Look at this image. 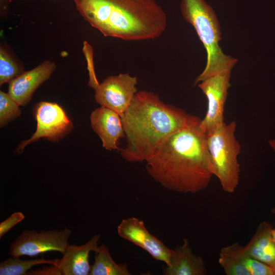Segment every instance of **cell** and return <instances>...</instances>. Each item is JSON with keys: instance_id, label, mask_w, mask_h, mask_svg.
I'll use <instances>...</instances> for the list:
<instances>
[{"instance_id": "obj_22", "label": "cell", "mask_w": 275, "mask_h": 275, "mask_svg": "<svg viewBox=\"0 0 275 275\" xmlns=\"http://www.w3.org/2000/svg\"><path fill=\"white\" fill-rule=\"evenodd\" d=\"M24 215L21 212H15L0 223V238L17 224L24 219Z\"/></svg>"}, {"instance_id": "obj_21", "label": "cell", "mask_w": 275, "mask_h": 275, "mask_svg": "<svg viewBox=\"0 0 275 275\" xmlns=\"http://www.w3.org/2000/svg\"><path fill=\"white\" fill-rule=\"evenodd\" d=\"M218 263L227 275H251L244 266L222 249L219 253Z\"/></svg>"}, {"instance_id": "obj_19", "label": "cell", "mask_w": 275, "mask_h": 275, "mask_svg": "<svg viewBox=\"0 0 275 275\" xmlns=\"http://www.w3.org/2000/svg\"><path fill=\"white\" fill-rule=\"evenodd\" d=\"M20 66L6 47L0 48V85L9 83L23 73Z\"/></svg>"}, {"instance_id": "obj_5", "label": "cell", "mask_w": 275, "mask_h": 275, "mask_svg": "<svg viewBox=\"0 0 275 275\" xmlns=\"http://www.w3.org/2000/svg\"><path fill=\"white\" fill-rule=\"evenodd\" d=\"M236 127L235 121L228 124L224 122L206 134L213 175L228 193L235 191L240 178V165L237 158L241 146L235 135Z\"/></svg>"}, {"instance_id": "obj_3", "label": "cell", "mask_w": 275, "mask_h": 275, "mask_svg": "<svg viewBox=\"0 0 275 275\" xmlns=\"http://www.w3.org/2000/svg\"><path fill=\"white\" fill-rule=\"evenodd\" d=\"M84 19L105 37L154 39L166 29L167 14L156 0H73Z\"/></svg>"}, {"instance_id": "obj_15", "label": "cell", "mask_w": 275, "mask_h": 275, "mask_svg": "<svg viewBox=\"0 0 275 275\" xmlns=\"http://www.w3.org/2000/svg\"><path fill=\"white\" fill-rule=\"evenodd\" d=\"M272 229L266 221L260 223L244 249L251 256L270 266L275 272V244L271 235Z\"/></svg>"}, {"instance_id": "obj_23", "label": "cell", "mask_w": 275, "mask_h": 275, "mask_svg": "<svg viewBox=\"0 0 275 275\" xmlns=\"http://www.w3.org/2000/svg\"><path fill=\"white\" fill-rule=\"evenodd\" d=\"M61 275V271L58 266L51 265L50 266H44L41 269L26 272V275Z\"/></svg>"}, {"instance_id": "obj_2", "label": "cell", "mask_w": 275, "mask_h": 275, "mask_svg": "<svg viewBox=\"0 0 275 275\" xmlns=\"http://www.w3.org/2000/svg\"><path fill=\"white\" fill-rule=\"evenodd\" d=\"M188 114L161 101L154 92L140 91L121 116L126 145L122 157L130 162L148 160L160 146L185 124Z\"/></svg>"}, {"instance_id": "obj_17", "label": "cell", "mask_w": 275, "mask_h": 275, "mask_svg": "<svg viewBox=\"0 0 275 275\" xmlns=\"http://www.w3.org/2000/svg\"><path fill=\"white\" fill-rule=\"evenodd\" d=\"M241 263L251 275H275L273 269L265 263L254 258L238 242L222 248Z\"/></svg>"}, {"instance_id": "obj_8", "label": "cell", "mask_w": 275, "mask_h": 275, "mask_svg": "<svg viewBox=\"0 0 275 275\" xmlns=\"http://www.w3.org/2000/svg\"><path fill=\"white\" fill-rule=\"evenodd\" d=\"M138 79L129 73L107 77L95 90V101L120 116L130 105L138 92Z\"/></svg>"}, {"instance_id": "obj_26", "label": "cell", "mask_w": 275, "mask_h": 275, "mask_svg": "<svg viewBox=\"0 0 275 275\" xmlns=\"http://www.w3.org/2000/svg\"><path fill=\"white\" fill-rule=\"evenodd\" d=\"M272 237L275 244V229H272L271 232Z\"/></svg>"}, {"instance_id": "obj_7", "label": "cell", "mask_w": 275, "mask_h": 275, "mask_svg": "<svg viewBox=\"0 0 275 275\" xmlns=\"http://www.w3.org/2000/svg\"><path fill=\"white\" fill-rule=\"evenodd\" d=\"M70 229L62 230L23 231L10 244L9 254L12 257L36 256L49 251H57L63 254L69 245L71 235Z\"/></svg>"}, {"instance_id": "obj_25", "label": "cell", "mask_w": 275, "mask_h": 275, "mask_svg": "<svg viewBox=\"0 0 275 275\" xmlns=\"http://www.w3.org/2000/svg\"><path fill=\"white\" fill-rule=\"evenodd\" d=\"M268 144L275 153V139L269 140L268 141ZM270 212L275 215V206L271 208Z\"/></svg>"}, {"instance_id": "obj_11", "label": "cell", "mask_w": 275, "mask_h": 275, "mask_svg": "<svg viewBox=\"0 0 275 275\" xmlns=\"http://www.w3.org/2000/svg\"><path fill=\"white\" fill-rule=\"evenodd\" d=\"M56 67L54 62L47 60L23 72L9 82L8 93L19 105H25L38 87L49 78Z\"/></svg>"}, {"instance_id": "obj_10", "label": "cell", "mask_w": 275, "mask_h": 275, "mask_svg": "<svg viewBox=\"0 0 275 275\" xmlns=\"http://www.w3.org/2000/svg\"><path fill=\"white\" fill-rule=\"evenodd\" d=\"M117 232L120 237L141 248L155 259L164 262L167 266L170 264L173 250L152 235L142 220L134 217L123 219L117 227Z\"/></svg>"}, {"instance_id": "obj_14", "label": "cell", "mask_w": 275, "mask_h": 275, "mask_svg": "<svg viewBox=\"0 0 275 275\" xmlns=\"http://www.w3.org/2000/svg\"><path fill=\"white\" fill-rule=\"evenodd\" d=\"M207 273L203 259L193 252L189 240L174 250L170 264L163 269L165 275H205Z\"/></svg>"}, {"instance_id": "obj_16", "label": "cell", "mask_w": 275, "mask_h": 275, "mask_svg": "<svg viewBox=\"0 0 275 275\" xmlns=\"http://www.w3.org/2000/svg\"><path fill=\"white\" fill-rule=\"evenodd\" d=\"M126 263L118 264L111 256L108 248L103 243L99 248L91 267L90 275H130Z\"/></svg>"}, {"instance_id": "obj_9", "label": "cell", "mask_w": 275, "mask_h": 275, "mask_svg": "<svg viewBox=\"0 0 275 275\" xmlns=\"http://www.w3.org/2000/svg\"><path fill=\"white\" fill-rule=\"evenodd\" d=\"M231 71H227L210 76L198 86L207 99V110L205 117L201 120L200 127L207 134L224 122L225 104L231 85Z\"/></svg>"}, {"instance_id": "obj_20", "label": "cell", "mask_w": 275, "mask_h": 275, "mask_svg": "<svg viewBox=\"0 0 275 275\" xmlns=\"http://www.w3.org/2000/svg\"><path fill=\"white\" fill-rule=\"evenodd\" d=\"M19 105L8 93L0 92V126L3 127L21 114Z\"/></svg>"}, {"instance_id": "obj_13", "label": "cell", "mask_w": 275, "mask_h": 275, "mask_svg": "<svg viewBox=\"0 0 275 275\" xmlns=\"http://www.w3.org/2000/svg\"><path fill=\"white\" fill-rule=\"evenodd\" d=\"M100 235L92 237L80 245L69 244L58 265L61 275H88L91 270L89 254L99 250L98 242Z\"/></svg>"}, {"instance_id": "obj_27", "label": "cell", "mask_w": 275, "mask_h": 275, "mask_svg": "<svg viewBox=\"0 0 275 275\" xmlns=\"http://www.w3.org/2000/svg\"><path fill=\"white\" fill-rule=\"evenodd\" d=\"M52 1H57V0H52Z\"/></svg>"}, {"instance_id": "obj_4", "label": "cell", "mask_w": 275, "mask_h": 275, "mask_svg": "<svg viewBox=\"0 0 275 275\" xmlns=\"http://www.w3.org/2000/svg\"><path fill=\"white\" fill-rule=\"evenodd\" d=\"M180 11L184 19L192 25L207 52V63L195 85L214 75L231 71L237 60L226 55L218 43L220 25L214 11L204 0H181Z\"/></svg>"}, {"instance_id": "obj_24", "label": "cell", "mask_w": 275, "mask_h": 275, "mask_svg": "<svg viewBox=\"0 0 275 275\" xmlns=\"http://www.w3.org/2000/svg\"><path fill=\"white\" fill-rule=\"evenodd\" d=\"M10 0H0L1 12V14L7 13L8 10Z\"/></svg>"}, {"instance_id": "obj_12", "label": "cell", "mask_w": 275, "mask_h": 275, "mask_svg": "<svg viewBox=\"0 0 275 275\" xmlns=\"http://www.w3.org/2000/svg\"><path fill=\"white\" fill-rule=\"evenodd\" d=\"M90 121L93 130L100 138L102 146L106 150H118V142L125 136L120 115L105 107L94 110Z\"/></svg>"}, {"instance_id": "obj_18", "label": "cell", "mask_w": 275, "mask_h": 275, "mask_svg": "<svg viewBox=\"0 0 275 275\" xmlns=\"http://www.w3.org/2000/svg\"><path fill=\"white\" fill-rule=\"evenodd\" d=\"M60 259H45L43 257L30 260H22L12 257L0 263L1 275H26L29 270L35 265L48 264L59 265Z\"/></svg>"}, {"instance_id": "obj_6", "label": "cell", "mask_w": 275, "mask_h": 275, "mask_svg": "<svg viewBox=\"0 0 275 275\" xmlns=\"http://www.w3.org/2000/svg\"><path fill=\"white\" fill-rule=\"evenodd\" d=\"M33 114L37 122L36 131L28 140L22 141L16 151L21 153L28 145L41 138L50 142H58L67 135L73 125L64 109L54 102L41 101L33 107Z\"/></svg>"}, {"instance_id": "obj_1", "label": "cell", "mask_w": 275, "mask_h": 275, "mask_svg": "<svg viewBox=\"0 0 275 275\" xmlns=\"http://www.w3.org/2000/svg\"><path fill=\"white\" fill-rule=\"evenodd\" d=\"M201 119L188 115L184 125L170 136L146 162L149 175L164 188L195 194L214 176Z\"/></svg>"}]
</instances>
